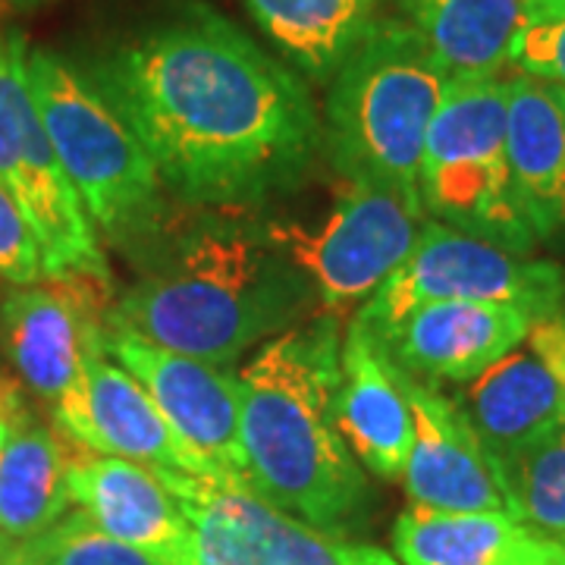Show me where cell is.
Returning a JSON list of instances; mask_svg holds the SVG:
<instances>
[{
	"label": "cell",
	"mask_w": 565,
	"mask_h": 565,
	"mask_svg": "<svg viewBox=\"0 0 565 565\" xmlns=\"http://www.w3.org/2000/svg\"><path fill=\"white\" fill-rule=\"evenodd\" d=\"M0 182L20 204L41 248L44 277H88L110 289L98 233L70 185L29 82L20 32H0Z\"/></svg>",
	"instance_id": "cell-7"
},
{
	"label": "cell",
	"mask_w": 565,
	"mask_h": 565,
	"mask_svg": "<svg viewBox=\"0 0 565 565\" xmlns=\"http://www.w3.org/2000/svg\"><path fill=\"white\" fill-rule=\"evenodd\" d=\"M88 405L95 452L120 456L148 468L202 475L199 462L170 430L148 390L107 352V345H102L88 362Z\"/></svg>",
	"instance_id": "cell-20"
},
{
	"label": "cell",
	"mask_w": 565,
	"mask_h": 565,
	"mask_svg": "<svg viewBox=\"0 0 565 565\" xmlns=\"http://www.w3.org/2000/svg\"><path fill=\"white\" fill-rule=\"evenodd\" d=\"M418 195L424 211L459 233L515 255L534 248L505 161V79H446L424 141Z\"/></svg>",
	"instance_id": "cell-6"
},
{
	"label": "cell",
	"mask_w": 565,
	"mask_h": 565,
	"mask_svg": "<svg viewBox=\"0 0 565 565\" xmlns=\"http://www.w3.org/2000/svg\"><path fill=\"white\" fill-rule=\"evenodd\" d=\"M465 422L490 456H505L565 427V318H534L500 362L459 386Z\"/></svg>",
	"instance_id": "cell-13"
},
{
	"label": "cell",
	"mask_w": 565,
	"mask_h": 565,
	"mask_svg": "<svg viewBox=\"0 0 565 565\" xmlns=\"http://www.w3.org/2000/svg\"><path fill=\"white\" fill-rule=\"evenodd\" d=\"M534 537L509 512H440L408 505L393 525L399 565H512Z\"/></svg>",
	"instance_id": "cell-22"
},
{
	"label": "cell",
	"mask_w": 565,
	"mask_h": 565,
	"mask_svg": "<svg viewBox=\"0 0 565 565\" xmlns=\"http://www.w3.org/2000/svg\"><path fill=\"white\" fill-rule=\"evenodd\" d=\"M422 226L418 192L349 182L315 230L302 223H267V233L302 270L323 315L340 318L352 305L371 299L412 255Z\"/></svg>",
	"instance_id": "cell-9"
},
{
	"label": "cell",
	"mask_w": 565,
	"mask_h": 565,
	"mask_svg": "<svg viewBox=\"0 0 565 565\" xmlns=\"http://www.w3.org/2000/svg\"><path fill=\"white\" fill-rule=\"evenodd\" d=\"M490 459L509 515L541 537L565 541V427Z\"/></svg>",
	"instance_id": "cell-24"
},
{
	"label": "cell",
	"mask_w": 565,
	"mask_h": 565,
	"mask_svg": "<svg viewBox=\"0 0 565 565\" xmlns=\"http://www.w3.org/2000/svg\"><path fill=\"white\" fill-rule=\"evenodd\" d=\"M264 35L311 79L327 82L371 25L374 0H248Z\"/></svg>",
	"instance_id": "cell-23"
},
{
	"label": "cell",
	"mask_w": 565,
	"mask_h": 565,
	"mask_svg": "<svg viewBox=\"0 0 565 565\" xmlns=\"http://www.w3.org/2000/svg\"><path fill=\"white\" fill-rule=\"evenodd\" d=\"M399 371L412 412V449L403 468L412 505L440 512H509L493 459L459 405L422 377Z\"/></svg>",
	"instance_id": "cell-14"
},
{
	"label": "cell",
	"mask_w": 565,
	"mask_h": 565,
	"mask_svg": "<svg viewBox=\"0 0 565 565\" xmlns=\"http://www.w3.org/2000/svg\"><path fill=\"white\" fill-rule=\"evenodd\" d=\"M527 22H544L565 17V0H525Z\"/></svg>",
	"instance_id": "cell-31"
},
{
	"label": "cell",
	"mask_w": 565,
	"mask_h": 565,
	"mask_svg": "<svg viewBox=\"0 0 565 565\" xmlns=\"http://www.w3.org/2000/svg\"><path fill=\"white\" fill-rule=\"evenodd\" d=\"M66 449L51 427L25 418L10 427L0 452V534L13 544L35 541L70 509Z\"/></svg>",
	"instance_id": "cell-21"
},
{
	"label": "cell",
	"mask_w": 565,
	"mask_h": 565,
	"mask_svg": "<svg viewBox=\"0 0 565 565\" xmlns=\"http://www.w3.org/2000/svg\"><path fill=\"white\" fill-rule=\"evenodd\" d=\"M531 315L500 302H427L381 333L390 362L427 384L462 386L527 337Z\"/></svg>",
	"instance_id": "cell-15"
},
{
	"label": "cell",
	"mask_w": 565,
	"mask_h": 565,
	"mask_svg": "<svg viewBox=\"0 0 565 565\" xmlns=\"http://www.w3.org/2000/svg\"><path fill=\"white\" fill-rule=\"evenodd\" d=\"M509 66L534 79L565 85V17L527 22L512 44Z\"/></svg>",
	"instance_id": "cell-27"
},
{
	"label": "cell",
	"mask_w": 565,
	"mask_h": 565,
	"mask_svg": "<svg viewBox=\"0 0 565 565\" xmlns=\"http://www.w3.org/2000/svg\"><path fill=\"white\" fill-rule=\"evenodd\" d=\"M559 544H563V546H565V541H559Z\"/></svg>",
	"instance_id": "cell-34"
},
{
	"label": "cell",
	"mask_w": 565,
	"mask_h": 565,
	"mask_svg": "<svg viewBox=\"0 0 565 565\" xmlns=\"http://www.w3.org/2000/svg\"><path fill=\"white\" fill-rule=\"evenodd\" d=\"M7 440H10V424L0 418V452H3V446H7Z\"/></svg>",
	"instance_id": "cell-33"
},
{
	"label": "cell",
	"mask_w": 565,
	"mask_h": 565,
	"mask_svg": "<svg viewBox=\"0 0 565 565\" xmlns=\"http://www.w3.org/2000/svg\"><path fill=\"white\" fill-rule=\"evenodd\" d=\"M311 305V286L270 239L267 223L211 217L185 230L122 292L107 330L233 367L248 349L302 321Z\"/></svg>",
	"instance_id": "cell-3"
},
{
	"label": "cell",
	"mask_w": 565,
	"mask_h": 565,
	"mask_svg": "<svg viewBox=\"0 0 565 565\" xmlns=\"http://www.w3.org/2000/svg\"><path fill=\"white\" fill-rule=\"evenodd\" d=\"M446 76L408 22H371L327 95L323 145L345 182L418 192Z\"/></svg>",
	"instance_id": "cell-4"
},
{
	"label": "cell",
	"mask_w": 565,
	"mask_h": 565,
	"mask_svg": "<svg viewBox=\"0 0 565 565\" xmlns=\"http://www.w3.org/2000/svg\"><path fill=\"white\" fill-rule=\"evenodd\" d=\"M3 565H47V556H44V544H41V537L13 546V550H10V556L3 559Z\"/></svg>",
	"instance_id": "cell-30"
},
{
	"label": "cell",
	"mask_w": 565,
	"mask_h": 565,
	"mask_svg": "<svg viewBox=\"0 0 565 565\" xmlns=\"http://www.w3.org/2000/svg\"><path fill=\"white\" fill-rule=\"evenodd\" d=\"M47 565H170L154 553L104 534L85 512H66L47 534H41Z\"/></svg>",
	"instance_id": "cell-25"
},
{
	"label": "cell",
	"mask_w": 565,
	"mask_h": 565,
	"mask_svg": "<svg viewBox=\"0 0 565 565\" xmlns=\"http://www.w3.org/2000/svg\"><path fill=\"white\" fill-rule=\"evenodd\" d=\"M192 525L195 565H399L384 550L323 534L223 475L158 468Z\"/></svg>",
	"instance_id": "cell-11"
},
{
	"label": "cell",
	"mask_w": 565,
	"mask_h": 565,
	"mask_svg": "<svg viewBox=\"0 0 565 565\" xmlns=\"http://www.w3.org/2000/svg\"><path fill=\"white\" fill-rule=\"evenodd\" d=\"M104 345L148 390L202 475L245 481L243 396L233 367L170 352L126 330H107Z\"/></svg>",
	"instance_id": "cell-12"
},
{
	"label": "cell",
	"mask_w": 565,
	"mask_h": 565,
	"mask_svg": "<svg viewBox=\"0 0 565 565\" xmlns=\"http://www.w3.org/2000/svg\"><path fill=\"white\" fill-rule=\"evenodd\" d=\"M0 418L10 424V427H17L25 418H32L29 408H25L22 386L10 374H3V371H0Z\"/></svg>",
	"instance_id": "cell-29"
},
{
	"label": "cell",
	"mask_w": 565,
	"mask_h": 565,
	"mask_svg": "<svg viewBox=\"0 0 565 565\" xmlns=\"http://www.w3.org/2000/svg\"><path fill=\"white\" fill-rule=\"evenodd\" d=\"M10 550H13V541H10L7 534H0V565H3V559L10 556Z\"/></svg>",
	"instance_id": "cell-32"
},
{
	"label": "cell",
	"mask_w": 565,
	"mask_h": 565,
	"mask_svg": "<svg viewBox=\"0 0 565 565\" xmlns=\"http://www.w3.org/2000/svg\"><path fill=\"white\" fill-rule=\"evenodd\" d=\"M337 424L349 452L384 481L403 478L412 449V412L396 364L364 330L349 327L340 359Z\"/></svg>",
	"instance_id": "cell-18"
},
{
	"label": "cell",
	"mask_w": 565,
	"mask_h": 565,
	"mask_svg": "<svg viewBox=\"0 0 565 565\" xmlns=\"http://www.w3.org/2000/svg\"><path fill=\"white\" fill-rule=\"evenodd\" d=\"M29 82L41 120L92 226L136 245L161 230L163 182L139 136L92 79L57 51H29Z\"/></svg>",
	"instance_id": "cell-5"
},
{
	"label": "cell",
	"mask_w": 565,
	"mask_h": 565,
	"mask_svg": "<svg viewBox=\"0 0 565 565\" xmlns=\"http://www.w3.org/2000/svg\"><path fill=\"white\" fill-rule=\"evenodd\" d=\"M66 490L70 503L104 534L170 565H195L192 525L158 468L76 446L66 452Z\"/></svg>",
	"instance_id": "cell-16"
},
{
	"label": "cell",
	"mask_w": 565,
	"mask_h": 565,
	"mask_svg": "<svg viewBox=\"0 0 565 565\" xmlns=\"http://www.w3.org/2000/svg\"><path fill=\"white\" fill-rule=\"evenodd\" d=\"M505 161L534 239L565 236V85L505 79Z\"/></svg>",
	"instance_id": "cell-17"
},
{
	"label": "cell",
	"mask_w": 565,
	"mask_h": 565,
	"mask_svg": "<svg viewBox=\"0 0 565 565\" xmlns=\"http://www.w3.org/2000/svg\"><path fill=\"white\" fill-rule=\"evenodd\" d=\"M512 565H565V546L559 541L534 534Z\"/></svg>",
	"instance_id": "cell-28"
},
{
	"label": "cell",
	"mask_w": 565,
	"mask_h": 565,
	"mask_svg": "<svg viewBox=\"0 0 565 565\" xmlns=\"http://www.w3.org/2000/svg\"><path fill=\"white\" fill-rule=\"evenodd\" d=\"M446 79L500 76L527 25L525 0H399Z\"/></svg>",
	"instance_id": "cell-19"
},
{
	"label": "cell",
	"mask_w": 565,
	"mask_h": 565,
	"mask_svg": "<svg viewBox=\"0 0 565 565\" xmlns=\"http://www.w3.org/2000/svg\"><path fill=\"white\" fill-rule=\"evenodd\" d=\"M563 299L565 274L556 264L534 262L430 221L422 226L412 255L377 286L352 323L377 340L412 308L427 302H500L515 305L531 318H546L559 315Z\"/></svg>",
	"instance_id": "cell-8"
},
{
	"label": "cell",
	"mask_w": 565,
	"mask_h": 565,
	"mask_svg": "<svg viewBox=\"0 0 565 565\" xmlns=\"http://www.w3.org/2000/svg\"><path fill=\"white\" fill-rule=\"evenodd\" d=\"M95 286L102 282L57 277L17 286L0 305L3 355L22 384L51 408L63 434L92 452L95 427L88 405V362L107 337V321L98 318Z\"/></svg>",
	"instance_id": "cell-10"
},
{
	"label": "cell",
	"mask_w": 565,
	"mask_h": 565,
	"mask_svg": "<svg viewBox=\"0 0 565 565\" xmlns=\"http://www.w3.org/2000/svg\"><path fill=\"white\" fill-rule=\"evenodd\" d=\"M177 199L262 204L296 189L323 145L305 82L204 7L92 66Z\"/></svg>",
	"instance_id": "cell-1"
},
{
	"label": "cell",
	"mask_w": 565,
	"mask_h": 565,
	"mask_svg": "<svg viewBox=\"0 0 565 565\" xmlns=\"http://www.w3.org/2000/svg\"><path fill=\"white\" fill-rule=\"evenodd\" d=\"M0 280L13 286H32L44 280L39 239L3 182H0Z\"/></svg>",
	"instance_id": "cell-26"
},
{
	"label": "cell",
	"mask_w": 565,
	"mask_h": 565,
	"mask_svg": "<svg viewBox=\"0 0 565 565\" xmlns=\"http://www.w3.org/2000/svg\"><path fill=\"white\" fill-rule=\"evenodd\" d=\"M340 318L277 333L239 371L245 484L280 512L343 534L362 522L371 487L337 424Z\"/></svg>",
	"instance_id": "cell-2"
}]
</instances>
